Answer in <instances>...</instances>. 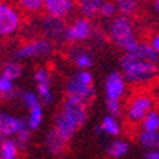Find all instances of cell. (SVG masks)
<instances>
[{
    "mask_svg": "<svg viewBox=\"0 0 159 159\" xmlns=\"http://www.w3.org/2000/svg\"><path fill=\"white\" fill-rule=\"evenodd\" d=\"M158 68L155 64L140 61L131 68L125 70V78L130 83H145L150 80V79L157 74Z\"/></svg>",
    "mask_w": 159,
    "mask_h": 159,
    "instance_id": "cell-1",
    "label": "cell"
},
{
    "mask_svg": "<svg viewBox=\"0 0 159 159\" xmlns=\"http://www.w3.org/2000/svg\"><path fill=\"white\" fill-rule=\"evenodd\" d=\"M62 113L75 129L82 127L87 121V104L80 101L68 98L64 103Z\"/></svg>",
    "mask_w": 159,
    "mask_h": 159,
    "instance_id": "cell-2",
    "label": "cell"
},
{
    "mask_svg": "<svg viewBox=\"0 0 159 159\" xmlns=\"http://www.w3.org/2000/svg\"><path fill=\"white\" fill-rule=\"evenodd\" d=\"M20 24V18L16 9L5 3H0V36L14 33Z\"/></svg>",
    "mask_w": 159,
    "mask_h": 159,
    "instance_id": "cell-3",
    "label": "cell"
},
{
    "mask_svg": "<svg viewBox=\"0 0 159 159\" xmlns=\"http://www.w3.org/2000/svg\"><path fill=\"white\" fill-rule=\"evenodd\" d=\"M66 94H68V98H70V99L80 101L87 104V102H90L94 98L96 92H94L93 87H88V85L83 84L82 82H79L78 78L74 75L68 82V85H66Z\"/></svg>",
    "mask_w": 159,
    "mask_h": 159,
    "instance_id": "cell-4",
    "label": "cell"
},
{
    "mask_svg": "<svg viewBox=\"0 0 159 159\" xmlns=\"http://www.w3.org/2000/svg\"><path fill=\"white\" fill-rule=\"evenodd\" d=\"M111 36L118 46L125 43L127 39L134 38L131 22L126 17H117L111 24Z\"/></svg>",
    "mask_w": 159,
    "mask_h": 159,
    "instance_id": "cell-5",
    "label": "cell"
},
{
    "mask_svg": "<svg viewBox=\"0 0 159 159\" xmlns=\"http://www.w3.org/2000/svg\"><path fill=\"white\" fill-rule=\"evenodd\" d=\"M52 50V45L47 41V39H37V41H32L27 45L22 46L18 48L14 54L16 59H24V57H31V56H41V55H47Z\"/></svg>",
    "mask_w": 159,
    "mask_h": 159,
    "instance_id": "cell-6",
    "label": "cell"
},
{
    "mask_svg": "<svg viewBox=\"0 0 159 159\" xmlns=\"http://www.w3.org/2000/svg\"><path fill=\"white\" fill-rule=\"evenodd\" d=\"M153 102L152 98L148 96H140L136 97L134 101L130 103L129 107V117L131 118L132 121H139L145 118L152 108Z\"/></svg>",
    "mask_w": 159,
    "mask_h": 159,
    "instance_id": "cell-7",
    "label": "cell"
},
{
    "mask_svg": "<svg viewBox=\"0 0 159 159\" xmlns=\"http://www.w3.org/2000/svg\"><path fill=\"white\" fill-rule=\"evenodd\" d=\"M106 96L107 99H117L124 94L125 90V82L120 73H112L106 79Z\"/></svg>",
    "mask_w": 159,
    "mask_h": 159,
    "instance_id": "cell-8",
    "label": "cell"
},
{
    "mask_svg": "<svg viewBox=\"0 0 159 159\" xmlns=\"http://www.w3.org/2000/svg\"><path fill=\"white\" fill-rule=\"evenodd\" d=\"M92 33V25L88 19H78L71 27L66 28L65 38L68 41H76V39H87Z\"/></svg>",
    "mask_w": 159,
    "mask_h": 159,
    "instance_id": "cell-9",
    "label": "cell"
},
{
    "mask_svg": "<svg viewBox=\"0 0 159 159\" xmlns=\"http://www.w3.org/2000/svg\"><path fill=\"white\" fill-rule=\"evenodd\" d=\"M41 28L45 33V36L47 38L51 39H57L60 38L62 34L65 36V23L62 22V19H57L51 16H47L42 19V25Z\"/></svg>",
    "mask_w": 159,
    "mask_h": 159,
    "instance_id": "cell-10",
    "label": "cell"
},
{
    "mask_svg": "<svg viewBox=\"0 0 159 159\" xmlns=\"http://www.w3.org/2000/svg\"><path fill=\"white\" fill-rule=\"evenodd\" d=\"M45 7L51 17L61 19L73 10L74 3L71 0H46Z\"/></svg>",
    "mask_w": 159,
    "mask_h": 159,
    "instance_id": "cell-11",
    "label": "cell"
},
{
    "mask_svg": "<svg viewBox=\"0 0 159 159\" xmlns=\"http://www.w3.org/2000/svg\"><path fill=\"white\" fill-rule=\"evenodd\" d=\"M46 147L51 154L59 155L65 150L66 141L61 138V135L57 132L56 129H52L48 131V134L46 136Z\"/></svg>",
    "mask_w": 159,
    "mask_h": 159,
    "instance_id": "cell-12",
    "label": "cell"
},
{
    "mask_svg": "<svg viewBox=\"0 0 159 159\" xmlns=\"http://www.w3.org/2000/svg\"><path fill=\"white\" fill-rule=\"evenodd\" d=\"M54 122H55V129L57 130V132L61 135V138L68 143L71 138H73V135H74V132H75V127L68 121V118L65 117V115L61 112V113H57L56 116H55V118H54Z\"/></svg>",
    "mask_w": 159,
    "mask_h": 159,
    "instance_id": "cell-13",
    "label": "cell"
},
{
    "mask_svg": "<svg viewBox=\"0 0 159 159\" xmlns=\"http://www.w3.org/2000/svg\"><path fill=\"white\" fill-rule=\"evenodd\" d=\"M18 118L13 117L8 113L0 112V134L5 135L7 138L10 135L18 134Z\"/></svg>",
    "mask_w": 159,
    "mask_h": 159,
    "instance_id": "cell-14",
    "label": "cell"
},
{
    "mask_svg": "<svg viewBox=\"0 0 159 159\" xmlns=\"http://www.w3.org/2000/svg\"><path fill=\"white\" fill-rule=\"evenodd\" d=\"M139 141L149 152H159V132L144 131L139 136Z\"/></svg>",
    "mask_w": 159,
    "mask_h": 159,
    "instance_id": "cell-15",
    "label": "cell"
},
{
    "mask_svg": "<svg viewBox=\"0 0 159 159\" xmlns=\"http://www.w3.org/2000/svg\"><path fill=\"white\" fill-rule=\"evenodd\" d=\"M102 3L103 2H101V0H83L79 3V8H80V11L83 13L84 17L92 18L99 11Z\"/></svg>",
    "mask_w": 159,
    "mask_h": 159,
    "instance_id": "cell-16",
    "label": "cell"
},
{
    "mask_svg": "<svg viewBox=\"0 0 159 159\" xmlns=\"http://www.w3.org/2000/svg\"><path fill=\"white\" fill-rule=\"evenodd\" d=\"M138 54L140 55V57L147 61V62H152V64H155L159 59V54L153 48L152 45H148V43H140L139 48H138Z\"/></svg>",
    "mask_w": 159,
    "mask_h": 159,
    "instance_id": "cell-17",
    "label": "cell"
},
{
    "mask_svg": "<svg viewBox=\"0 0 159 159\" xmlns=\"http://www.w3.org/2000/svg\"><path fill=\"white\" fill-rule=\"evenodd\" d=\"M17 157H18V148L16 140L8 138L2 149H0V159H17Z\"/></svg>",
    "mask_w": 159,
    "mask_h": 159,
    "instance_id": "cell-18",
    "label": "cell"
},
{
    "mask_svg": "<svg viewBox=\"0 0 159 159\" xmlns=\"http://www.w3.org/2000/svg\"><path fill=\"white\" fill-rule=\"evenodd\" d=\"M129 150V144L121 140H116L113 141L110 147L107 148V153L108 155L113 157V158H120L122 155H125Z\"/></svg>",
    "mask_w": 159,
    "mask_h": 159,
    "instance_id": "cell-19",
    "label": "cell"
},
{
    "mask_svg": "<svg viewBox=\"0 0 159 159\" xmlns=\"http://www.w3.org/2000/svg\"><path fill=\"white\" fill-rule=\"evenodd\" d=\"M143 127L145 131L157 132L159 130V112H149L143 120Z\"/></svg>",
    "mask_w": 159,
    "mask_h": 159,
    "instance_id": "cell-20",
    "label": "cell"
},
{
    "mask_svg": "<svg viewBox=\"0 0 159 159\" xmlns=\"http://www.w3.org/2000/svg\"><path fill=\"white\" fill-rule=\"evenodd\" d=\"M22 75V66L18 62H8L4 65L3 68V76H5L9 80H13V79H18Z\"/></svg>",
    "mask_w": 159,
    "mask_h": 159,
    "instance_id": "cell-21",
    "label": "cell"
},
{
    "mask_svg": "<svg viewBox=\"0 0 159 159\" xmlns=\"http://www.w3.org/2000/svg\"><path fill=\"white\" fill-rule=\"evenodd\" d=\"M138 7L139 3L132 2V0H118L117 2V9L122 13L124 17L132 16L138 10Z\"/></svg>",
    "mask_w": 159,
    "mask_h": 159,
    "instance_id": "cell-22",
    "label": "cell"
},
{
    "mask_svg": "<svg viewBox=\"0 0 159 159\" xmlns=\"http://www.w3.org/2000/svg\"><path fill=\"white\" fill-rule=\"evenodd\" d=\"M102 127L104 132H107L110 135H118L120 134V126H118L117 121L111 116H106L102 121Z\"/></svg>",
    "mask_w": 159,
    "mask_h": 159,
    "instance_id": "cell-23",
    "label": "cell"
},
{
    "mask_svg": "<svg viewBox=\"0 0 159 159\" xmlns=\"http://www.w3.org/2000/svg\"><path fill=\"white\" fill-rule=\"evenodd\" d=\"M42 108H41V104H38L37 107L31 110V116H30V129L31 130H37L39 127L42 122Z\"/></svg>",
    "mask_w": 159,
    "mask_h": 159,
    "instance_id": "cell-24",
    "label": "cell"
},
{
    "mask_svg": "<svg viewBox=\"0 0 159 159\" xmlns=\"http://www.w3.org/2000/svg\"><path fill=\"white\" fill-rule=\"evenodd\" d=\"M140 61H144V60L140 57V55L136 51L135 52H126V54L121 57V66H122L124 70H127L132 65H135Z\"/></svg>",
    "mask_w": 159,
    "mask_h": 159,
    "instance_id": "cell-25",
    "label": "cell"
},
{
    "mask_svg": "<svg viewBox=\"0 0 159 159\" xmlns=\"http://www.w3.org/2000/svg\"><path fill=\"white\" fill-rule=\"evenodd\" d=\"M31 140V132L30 130H23L17 134V139H16V144L18 150H25L30 144Z\"/></svg>",
    "mask_w": 159,
    "mask_h": 159,
    "instance_id": "cell-26",
    "label": "cell"
},
{
    "mask_svg": "<svg viewBox=\"0 0 159 159\" xmlns=\"http://www.w3.org/2000/svg\"><path fill=\"white\" fill-rule=\"evenodd\" d=\"M19 4L25 10L38 11V10H41L42 7L45 5V2H42V0H22V2H19Z\"/></svg>",
    "mask_w": 159,
    "mask_h": 159,
    "instance_id": "cell-27",
    "label": "cell"
},
{
    "mask_svg": "<svg viewBox=\"0 0 159 159\" xmlns=\"http://www.w3.org/2000/svg\"><path fill=\"white\" fill-rule=\"evenodd\" d=\"M22 101L31 110L37 107V106L39 104L38 99H37V96L34 93H32V92H23V93H22Z\"/></svg>",
    "mask_w": 159,
    "mask_h": 159,
    "instance_id": "cell-28",
    "label": "cell"
},
{
    "mask_svg": "<svg viewBox=\"0 0 159 159\" xmlns=\"http://www.w3.org/2000/svg\"><path fill=\"white\" fill-rule=\"evenodd\" d=\"M74 60H75V62H76V65L79 66V68L87 69V68H90L92 66V57L88 54H84V52L83 54H76Z\"/></svg>",
    "mask_w": 159,
    "mask_h": 159,
    "instance_id": "cell-29",
    "label": "cell"
},
{
    "mask_svg": "<svg viewBox=\"0 0 159 159\" xmlns=\"http://www.w3.org/2000/svg\"><path fill=\"white\" fill-rule=\"evenodd\" d=\"M37 89H38L39 96L42 97L43 103L50 104L52 102V94H51V92H50V85H47V84H38L37 85Z\"/></svg>",
    "mask_w": 159,
    "mask_h": 159,
    "instance_id": "cell-30",
    "label": "cell"
},
{
    "mask_svg": "<svg viewBox=\"0 0 159 159\" xmlns=\"http://www.w3.org/2000/svg\"><path fill=\"white\" fill-rule=\"evenodd\" d=\"M106 106H107V110L110 111V113L113 117L120 116V113H121V106H120V102H118L117 99H107V101H106Z\"/></svg>",
    "mask_w": 159,
    "mask_h": 159,
    "instance_id": "cell-31",
    "label": "cell"
},
{
    "mask_svg": "<svg viewBox=\"0 0 159 159\" xmlns=\"http://www.w3.org/2000/svg\"><path fill=\"white\" fill-rule=\"evenodd\" d=\"M117 7L113 4V3H110V2H103L102 5H101V9H99V13H101V16L103 17H111L115 14V11H116Z\"/></svg>",
    "mask_w": 159,
    "mask_h": 159,
    "instance_id": "cell-32",
    "label": "cell"
},
{
    "mask_svg": "<svg viewBox=\"0 0 159 159\" xmlns=\"http://www.w3.org/2000/svg\"><path fill=\"white\" fill-rule=\"evenodd\" d=\"M34 80H36L38 84H47V85H50V83H51L50 74H48L46 70H43V69L36 71V74H34Z\"/></svg>",
    "mask_w": 159,
    "mask_h": 159,
    "instance_id": "cell-33",
    "label": "cell"
},
{
    "mask_svg": "<svg viewBox=\"0 0 159 159\" xmlns=\"http://www.w3.org/2000/svg\"><path fill=\"white\" fill-rule=\"evenodd\" d=\"M75 76L78 78V80L79 82H82L83 84L88 85V87H92V83H93V78H92V74L85 71V70H79Z\"/></svg>",
    "mask_w": 159,
    "mask_h": 159,
    "instance_id": "cell-34",
    "label": "cell"
},
{
    "mask_svg": "<svg viewBox=\"0 0 159 159\" xmlns=\"http://www.w3.org/2000/svg\"><path fill=\"white\" fill-rule=\"evenodd\" d=\"M13 88V83L11 80H9V79H7L5 76H0V96H3L5 93H8V92H10Z\"/></svg>",
    "mask_w": 159,
    "mask_h": 159,
    "instance_id": "cell-35",
    "label": "cell"
},
{
    "mask_svg": "<svg viewBox=\"0 0 159 159\" xmlns=\"http://www.w3.org/2000/svg\"><path fill=\"white\" fill-rule=\"evenodd\" d=\"M139 46H140V43L136 41V39L135 38H131V39H127V41L125 43H122L120 47H122L127 52H135V51H138Z\"/></svg>",
    "mask_w": 159,
    "mask_h": 159,
    "instance_id": "cell-36",
    "label": "cell"
},
{
    "mask_svg": "<svg viewBox=\"0 0 159 159\" xmlns=\"http://www.w3.org/2000/svg\"><path fill=\"white\" fill-rule=\"evenodd\" d=\"M152 46H153V48L159 54V34H155V36L153 37V39H152Z\"/></svg>",
    "mask_w": 159,
    "mask_h": 159,
    "instance_id": "cell-37",
    "label": "cell"
},
{
    "mask_svg": "<svg viewBox=\"0 0 159 159\" xmlns=\"http://www.w3.org/2000/svg\"><path fill=\"white\" fill-rule=\"evenodd\" d=\"M147 159H159V152H148L145 154Z\"/></svg>",
    "mask_w": 159,
    "mask_h": 159,
    "instance_id": "cell-38",
    "label": "cell"
},
{
    "mask_svg": "<svg viewBox=\"0 0 159 159\" xmlns=\"http://www.w3.org/2000/svg\"><path fill=\"white\" fill-rule=\"evenodd\" d=\"M104 130H103V127H102V125H98L96 129H94V132H96V134L97 135H101L102 134V132H103Z\"/></svg>",
    "mask_w": 159,
    "mask_h": 159,
    "instance_id": "cell-39",
    "label": "cell"
},
{
    "mask_svg": "<svg viewBox=\"0 0 159 159\" xmlns=\"http://www.w3.org/2000/svg\"><path fill=\"white\" fill-rule=\"evenodd\" d=\"M8 138L5 136V135H3V134H0V149H2V147L4 145V143H5V140H7Z\"/></svg>",
    "mask_w": 159,
    "mask_h": 159,
    "instance_id": "cell-40",
    "label": "cell"
},
{
    "mask_svg": "<svg viewBox=\"0 0 159 159\" xmlns=\"http://www.w3.org/2000/svg\"><path fill=\"white\" fill-rule=\"evenodd\" d=\"M155 9H157V10L159 11V0H158V2L155 3Z\"/></svg>",
    "mask_w": 159,
    "mask_h": 159,
    "instance_id": "cell-41",
    "label": "cell"
},
{
    "mask_svg": "<svg viewBox=\"0 0 159 159\" xmlns=\"http://www.w3.org/2000/svg\"><path fill=\"white\" fill-rule=\"evenodd\" d=\"M0 69H2V66H0Z\"/></svg>",
    "mask_w": 159,
    "mask_h": 159,
    "instance_id": "cell-42",
    "label": "cell"
}]
</instances>
